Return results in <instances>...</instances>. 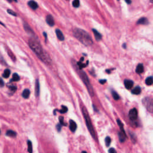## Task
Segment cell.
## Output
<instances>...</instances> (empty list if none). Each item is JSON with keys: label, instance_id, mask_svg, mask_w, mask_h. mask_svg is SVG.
Returning <instances> with one entry per match:
<instances>
[{"label": "cell", "instance_id": "obj_1", "mask_svg": "<svg viewBox=\"0 0 153 153\" xmlns=\"http://www.w3.org/2000/svg\"><path fill=\"white\" fill-rule=\"evenodd\" d=\"M29 46L32 50L35 53L39 59L47 65L52 64V59L46 52L43 49L40 44L34 38H31L29 40Z\"/></svg>", "mask_w": 153, "mask_h": 153}, {"label": "cell", "instance_id": "obj_2", "mask_svg": "<svg viewBox=\"0 0 153 153\" xmlns=\"http://www.w3.org/2000/svg\"><path fill=\"white\" fill-rule=\"evenodd\" d=\"M73 34L78 40L85 46H90L93 44V40L89 34L84 30L75 28L73 31Z\"/></svg>", "mask_w": 153, "mask_h": 153}, {"label": "cell", "instance_id": "obj_3", "mask_svg": "<svg viewBox=\"0 0 153 153\" xmlns=\"http://www.w3.org/2000/svg\"><path fill=\"white\" fill-rule=\"evenodd\" d=\"M82 113L83 115V117H84V120H85V122H86V126L87 127V129L89 131L90 133L91 134L93 138V139L94 140H97V138H96V132L94 131L93 126L92 125V122H91V119L90 118L89 114H88V111L87 110V109L85 107H82Z\"/></svg>", "mask_w": 153, "mask_h": 153}, {"label": "cell", "instance_id": "obj_4", "mask_svg": "<svg viewBox=\"0 0 153 153\" xmlns=\"http://www.w3.org/2000/svg\"><path fill=\"white\" fill-rule=\"evenodd\" d=\"M77 71L78 72V75H80V78L82 79L83 83H84V84L86 85L87 88V90L88 92V93L91 95L92 96H94V91H93V88L92 87V84H90L89 79H88L87 75H86V74L84 73V71L81 70V69L77 68Z\"/></svg>", "mask_w": 153, "mask_h": 153}, {"label": "cell", "instance_id": "obj_5", "mask_svg": "<svg viewBox=\"0 0 153 153\" xmlns=\"http://www.w3.org/2000/svg\"><path fill=\"white\" fill-rule=\"evenodd\" d=\"M142 103L146 109L149 112H152L153 110V103L152 100L150 98H145L144 99H142Z\"/></svg>", "mask_w": 153, "mask_h": 153}, {"label": "cell", "instance_id": "obj_6", "mask_svg": "<svg viewBox=\"0 0 153 153\" xmlns=\"http://www.w3.org/2000/svg\"><path fill=\"white\" fill-rule=\"evenodd\" d=\"M129 118L132 121H135L138 118V111L136 108L130 109L129 112Z\"/></svg>", "mask_w": 153, "mask_h": 153}, {"label": "cell", "instance_id": "obj_7", "mask_svg": "<svg viewBox=\"0 0 153 153\" xmlns=\"http://www.w3.org/2000/svg\"><path fill=\"white\" fill-rule=\"evenodd\" d=\"M46 23L50 26H53L54 25V20L53 17L51 14H48L46 16Z\"/></svg>", "mask_w": 153, "mask_h": 153}, {"label": "cell", "instance_id": "obj_8", "mask_svg": "<svg viewBox=\"0 0 153 153\" xmlns=\"http://www.w3.org/2000/svg\"><path fill=\"white\" fill-rule=\"evenodd\" d=\"M28 5L30 8L33 9L34 10H37V9L38 8V4L34 0H31V1H28Z\"/></svg>", "mask_w": 153, "mask_h": 153}, {"label": "cell", "instance_id": "obj_9", "mask_svg": "<svg viewBox=\"0 0 153 153\" xmlns=\"http://www.w3.org/2000/svg\"><path fill=\"white\" fill-rule=\"evenodd\" d=\"M118 136L119 141H120V142L123 143L126 141V138H127V135H126L125 132H123L122 131H121L120 132H118Z\"/></svg>", "mask_w": 153, "mask_h": 153}, {"label": "cell", "instance_id": "obj_10", "mask_svg": "<svg viewBox=\"0 0 153 153\" xmlns=\"http://www.w3.org/2000/svg\"><path fill=\"white\" fill-rule=\"evenodd\" d=\"M55 32L58 38L59 39L60 41H63L64 39H65V37H64L63 33H62V32L60 31L59 29H56Z\"/></svg>", "mask_w": 153, "mask_h": 153}, {"label": "cell", "instance_id": "obj_11", "mask_svg": "<svg viewBox=\"0 0 153 153\" xmlns=\"http://www.w3.org/2000/svg\"><path fill=\"white\" fill-rule=\"evenodd\" d=\"M124 86H125V87L127 88V89H130L133 86V82L132 80H125L124 82Z\"/></svg>", "mask_w": 153, "mask_h": 153}, {"label": "cell", "instance_id": "obj_12", "mask_svg": "<svg viewBox=\"0 0 153 153\" xmlns=\"http://www.w3.org/2000/svg\"><path fill=\"white\" fill-rule=\"evenodd\" d=\"M92 31L94 34V37H95V39H96V41H99L101 40L102 39V35L100 34L99 32H98L97 30H96L95 29H92Z\"/></svg>", "mask_w": 153, "mask_h": 153}, {"label": "cell", "instance_id": "obj_13", "mask_svg": "<svg viewBox=\"0 0 153 153\" xmlns=\"http://www.w3.org/2000/svg\"><path fill=\"white\" fill-rule=\"evenodd\" d=\"M23 27H24V29L25 30V31L26 33L29 34H33V35H34V33L33 30L31 28H30V26L28 25V23H26L25 22L23 23Z\"/></svg>", "mask_w": 153, "mask_h": 153}, {"label": "cell", "instance_id": "obj_14", "mask_svg": "<svg viewBox=\"0 0 153 153\" xmlns=\"http://www.w3.org/2000/svg\"><path fill=\"white\" fill-rule=\"evenodd\" d=\"M69 129L73 132H74L77 129V124L73 120H69Z\"/></svg>", "mask_w": 153, "mask_h": 153}, {"label": "cell", "instance_id": "obj_15", "mask_svg": "<svg viewBox=\"0 0 153 153\" xmlns=\"http://www.w3.org/2000/svg\"><path fill=\"white\" fill-rule=\"evenodd\" d=\"M148 20L147 19V18H144V17L140 18L137 21V24L138 25H148Z\"/></svg>", "mask_w": 153, "mask_h": 153}, {"label": "cell", "instance_id": "obj_16", "mask_svg": "<svg viewBox=\"0 0 153 153\" xmlns=\"http://www.w3.org/2000/svg\"><path fill=\"white\" fill-rule=\"evenodd\" d=\"M39 83L38 80H36L35 82V96L36 97H38L39 94Z\"/></svg>", "mask_w": 153, "mask_h": 153}, {"label": "cell", "instance_id": "obj_17", "mask_svg": "<svg viewBox=\"0 0 153 153\" xmlns=\"http://www.w3.org/2000/svg\"><path fill=\"white\" fill-rule=\"evenodd\" d=\"M143 72V66L142 63H139L136 69V73L137 74H142Z\"/></svg>", "mask_w": 153, "mask_h": 153}, {"label": "cell", "instance_id": "obj_18", "mask_svg": "<svg viewBox=\"0 0 153 153\" xmlns=\"http://www.w3.org/2000/svg\"><path fill=\"white\" fill-rule=\"evenodd\" d=\"M30 95V90L29 89H25L22 93V97L25 99H28Z\"/></svg>", "mask_w": 153, "mask_h": 153}, {"label": "cell", "instance_id": "obj_19", "mask_svg": "<svg viewBox=\"0 0 153 153\" xmlns=\"http://www.w3.org/2000/svg\"><path fill=\"white\" fill-rule=\"evenodd\" d=\"M141 92V88L139 86H137L132 91V93L134 94H139Z\"/></svg>", "mask_w": 153, "mask_h": 153}, {"label": "cell", "instance_id": "obj_20", "mask_svg": "<svg viewBox=\"0 0 153 153\" xmlns=\"http://www.w3.org/2000/svg\"><path fill=\"white\" fill-rule=\"evenodd\" d=\"M6 135L10 137H15L16 136V133L12 130H9L6 132Z\"/></svg>", "mask_w": 153, "mask_h": 153}, {"label": "cell", "instance_id": "obj_21", "mask_svg": "<svg viewBox=\"0 0 153 153\" xmlns=\"http://www.w3.org/2000/svg\"><path fill=\"white\" fill-rule=\"evenodd\" d=\"M10 73H10V69H5V71H4V73L3 74V77L5 78H9V76H10Z\"/></svg>", "mask_w": 153, "mask_h": 153}, {"label": "cell", "instance_id": "obj_22", "mask_svg": "<svg viewBox=\"0 0 153 153\" xmlns=\"http://www.w3.org/2000/svg\"><path fill=\"white\" fill-rule=\"evenodd\" d=\"M152 83H153V78H152V77H148V78L146 79V80H145V83H146V84L147 86H151V85L152 84Z\"/></svg>", "mask_w": 153, "mask_h": 153}, {"label": "cell", "instance_id": "obj_23", "mask_svg": "<svg viewBox=\"0 0 153 153\" xmlns=\"http://www.w3.org/2000/svg\"><path fill=\"white\" fill-rule=\"evenodd\" d=\"M19 80H20V77L19 76V75L18 74L14 73V74L13 75V78L12 80H11V82H18Z\"/></svg>", "mask_w": 153, "mask_h": 153}, {"label": "cell", "instance_id": "obj_24", "mask_svg": "<svg viewBox=\"0 0 153 153\" xmlns=\"http://www.w3.org/2000/svg\"><path fill=\"white\" fill-rule=\"evenodd\" d=\"M80 5V0H74L73 1V6L75 8H78Z\"/></svg>", "mask_w": 153, "mask_h": 153}, {"label": "cell", "instance_id": "obj_25", "mask_svg": "<svg viewBox=\"0 0 153 153\" xmlns=\"http://www.w3.org/2000/svg\"><path fill=\"white\" fill-rule=\"evenodd\" d=\"M28 151L30 153L33 152V145L30 141H28Z\"/></svg>", "mask_w": 153, "mask_h": 153}, {"label": "cell", "instance_id": "obj_26", "mask_svg": "<svg viewBox=\"0 0 153 153\" xmlns=\"http://www.w3.org/2000/svg\"><path fill=\"white\" fill-rule=\"evenodd\" d=\"M112 95L114 99L116 100V101H118V100L120 99V96H119L118 94L117 93L116 91H114V90H113L112 92Z\"/></svg>", "mask_w": 153, "mask_h": 153}, {"label": "cell", "instance_id": "obj_27", "mask_svg": "<svg viewBox=\"0 0 153 153\" xmlns=\"http://www.w3.org/2000/svg\"><path fill=\"white\" fill-rule=\"evenodd\" d=\"M129 133H130V138H131L132 142L135 143L136 142V137L135 133H132L131 132H129Z\"/></svg>", "mask_w": 153, "mask_h": 153}, {"label": "cell", "instance_id": "obj_28", "mask_svg": "<svg viewBox=\"0 0 153 153\" xmlns=\"http://www.w3.org/2000/svg\"><path fill=\"white\" fill-rule=\"evenodd\" d=\"M58 111L61 114H65L68 111V108L67 107L64 106V105H62V109H59Z\"/></svg>", "mask_w": 153, "mask_h": 153}, {"label": "cell", "instance_id": "obj_29", "mask_svg": "<svg viewBox=\"0 0 153 153\" xmlns=\"http://www.w3.org/2000/svg\"><path fill=\"white\" fill-rule=\"evenodd\" d=\"M117 123L118 124L119 127H120V128L121 131H122L123 132H125V131H124V127H123V124L122 123V122H121V121L119 120V119H118V120H117Z\"/></svg>", "mask_w": 153, "mask_h": 153}, {"label": "cell", "instance_id": "obj_30", "mask_svg": "<svg viewBox=\"0 0 153 153\" xmlns=\"http://www.w3.org/2000/svg\"><path fill=\"white\" fill-rule=\"evenodd\" d=\"M105 141V144H106V146L107 147H109L111 144V138L109 137V136L106 137Z\"/></svg>", "mask_w": 153, "mask_h": 153}, {"label": "cell", "instance_id": "obj_31", "mask_svg": "<svg viewBox=\"0 0 153 153\" xmlns=\"http://www.w3.org/2000/svg\"><path fill=\"white\" fill-rule=\"evenodd\" d=\"M7 13H8L9 14H10L12 15V16H17L16 13H15L14 11H13L12 10H10V9H8V10H7Z\"/></svg>", "mask_w": 153, "mask_h": 153}, {"label": "cell", "instance_id": "obj_32", "mask_svg": "<svg viewBox=\"0 0 153 153\" xmlns=\"http://www.w3.org/2000/svg\"><path fill=\"white\" fill-rule=\"evenodd\" d=\"M59 122H60V123L61 125L62 126H67V124H66L65 123H64V120H63V117L62 116H60L59 117Z\"/></svg>", "mask_w": 153, "mask_h": 153}, {"label": "cell", "instance_id": "obj_33", "mask_svg": "<svg viewBox=\"0 0 153 153\" xmlns=\"http://www.w3.org/2000/svg\"><path fill=\"white\" fill-rule=\"evenodd\" d=\"M9 88H10V91H13V92H14L17 90V87L15 86H10L9 87Z\"/></svg>", "mask_w": 153, "mask_h": 153}, {"label": "cell", "instance_id": "obj_34", "mask_svg": "<svg viewBox=\"0 0 153 153\" xmlns=\"http://www.w3.org/2000/svg\"><path fill=\"white\" fill-rule=\"evenodd\" d=\"M61 128H62L61 124H58L56 125V129H57V130L58 132H60V130H61Z\"/></svg>", "mask_w": 153, "mask_h": 153}, {"label": "cell", "instance_id": "obj_35", "mask_svg": "<svg viewBox=\"0 0 153 153\" xmlns=\"http://www.w3.org/2000/svg\"><path fill=\"white\" fill-rule=\"evenodd\" d=\"M108 152H109V153H116L117 151H116V150H115V149H114V148H110V149H109V150H108Z\"/></svg>", "mask_w": 153, "mask_h": 153}, {"label": "cell", "instance_id": "obj_36", "mask_svg": "<svg viewBox=\"0 0 153 153\" xmlns=\"http://www.w3.org/2000/svg\"><path fill=\"white\" fill-rule=\"evenodd\" d=\"M106 80H99V82H100V83H101V84H104V83H106Z\"/></svg>", "mask_w": 153, "mask_h": 153}, {"label": "cell", "instance_id": "obj_37", "mask_svg": "<svg viewBox=\"0 0 153 153\" xmlns=\"http://www.w3.org/2000/svg\"><path fill=\"white\" fill-rule=\"evenodd\" d=\"M126 3L127 4H130L132 3V1L131 0H125Z\"/></svg>", "mask_w": 153, "mask_h": 153}, {"label": "cell", "instance_id": "obj_38", "mask_svg": "<svg viewBox=\"0 0 153 153\" xmlns=\"http://www.w3.org/2000/svg\"><path fill=\"white\" fill-rule=\"evenodd\" d=\"M4 85V82H3V80H2V79L0 78V86H3Z\"/></svg>", "mask_w": 153, "mask_h": 153}, {"label": "cell", "instance_id": "obj_39", "mask_svg": "<svg viewBox=\"0 0 153 153\" xmlns=\"http://www.w3.org/2000/svg\"><path fill=\"white\" fill-rule=\"evenodd\" d=\"M7 1H8L9 3H12V2H15V3H17V2H18V0H7Z\"/></svg>", "mask_w": 153, "mask_h": 153}, {"label": "cell", "instance_id": "obj_40", "mask_svg": "<svg viewBox=\"0 0 153 153\" xmlns=\"http://www.w3.org/2000/svg\"><path fill=\"white\" fill-rule=\"evenodd\" d=\"M123 46V47H124V49H126V44H124Z\"/></svg>", "mask_w": 153, "mask_h": 153}, {"label": "cell", "instance_id": "obj_41", "mask_svg": "<svg viewBox=\"0 0 153 153\" xmlns=\"http://www.w3.org/2000/svg\"><path fill=\"white\" fill-rule=\"evenodd\" d=\"M0 24H1V25H3V26H4V24H3V23H1V22H0Z\"/></svg>", "mask_w": 153, "mask_h": 153}, {"label": "cell", "instance_id": "obj_42", "mask_svg": "<svg viewBox=\"0 0 153 153\" xmlns=\"http://www.w3.org/2000/svg\"><path fill=\"white\" fill-rule=\"evenodd\" d=\"M151 3H152V0H151Z\"/></svg>", "mask_w": 153, "mask_h": 153}, {"label": "cell", "instance_id": "obj_43", "mask_svg": "<svg viewBox=\"0 0 153 153\" xmlns=\"http://www.w3.org/2000/svg\"><path fill=\"white\" fill-rule=\"evenodd\" d=\"M117 1H120V0H117Z\"/></svg>", "mask_w": 153, "mask_h": 153}, {"label": "cell", "instance_id": "obj_44", "mask_svg": "<svg viewBox=\"0 0 153 153\" xmlns=\"http://www.w3.org/2000/svg\"></svg>", "mask_w": 153, "mask_h": 153}]
</instances>
